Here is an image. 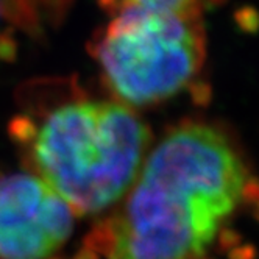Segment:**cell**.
Segmentation results:
<instances>
[{
	"instance_id": "obj_1",
	"label": "cell",
	"mask_w": 259,
	"mask_h": 259,
	"mask_svg": "<svg viewBox=\"0 0 259 259\" xmlns=\"http://www.w3.org/2000/svg\"><path fill=\"white\" fill-rule=\"evenodd\" d=\"M254 181L228 138L184 123L152 150L123 205L75 259H206Z\"/></svg>"
},
{
	"instance_id": "obj_2",
	"label": "cell",
	"mask_w": 259,
	"mask_h": 259,
	"mask_svg": "<svg viewBox=\"0 0 259 259\" xmlns=\"http://www.w3.org/2000/svg\"><path fill=\"white\" fill-rule=\"evenodd\" d=\"M10 130L30 167L77 215L114 206L150 142L149 128L126 105L91 99L21 114Z\"/></svg>"
},
{
	"instance_id": "obj_3",
	"label": "cell",
	"mask_w": 259,
	"mask_h": 259,
	"mask_svg": "<svg viewBox=\"0 0 259 259\" xmlns=\"http://www.w3.org/2000/svg\"><path fill=\"white\" fill-rule=\"evenodd\" d=\"M91 50L119 99L150 105L194 81L205 63L206 42L198 14L122 8Z\"/></svg>"
},
{
	"instance_id": "obj_4",
	"label": "cell",
	"mask_w": 259,
	"mask_h": 259,
	"mask_svg": "<svg viewBox=\"0 0 259 259\" xmlns=\"http://www.w3.org/2000/svg\"><path fill=\"white\" fill-rule=\"evenodd\" d=\"M73 215L38 175L0 174V259H49L70 237Z\"/></svg>"
},
{
	"instance_id": "obj_5",
	"label": "cell",
	"mask_w": 259,
	"mask_h": 259,
	"mask_svg": "<svg viewBox=\"0 0 259 259\" xmlns=\"http://www.w3.org/2000/svg\"><path fill=\"white\" fill-rule=\"evenodd\" d=\"M203 0H102L109 10L119 11L122 8H139L145 11L198 14Z\"/></svg>"
}]
</instances>
